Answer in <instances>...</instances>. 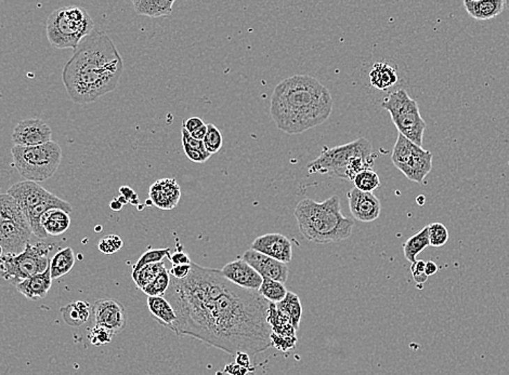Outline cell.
I'll use <instances>...</instances> for the list:
<instances>
[{
    "label": "cell",
    "mask_w": 509,
    "mask_h": 375,
    "mask_svg": "<svg viewBox=\"0 0 509 375\" xmlns=\"http://www.w3.org/2000/svg\"><path fill=\"white\" fill-rule=\"evenodd\" d=\"M438 269H439V267H438V265L434 262H426V264H425V273H426L427 277L434 275L438 271Z\"/></svg>",
    "instance_id": "cell-48"
},
{
    "label": "cell",
    "mask_w": 509,
    "mask_h": 375,
    "mask_svg": "<svg viewBox=\"0 0 509 375\" xmlns=\"http://www.w3.org/2000/svg\"><path fill=\"white\" fill-rule=\"evenodd\" d=\"M250 249L282 262V263H285V264L291 263V259H293L291 240L279 232L266 234V235L256 238L252 242Z\"/></svg>",
    "instance_id": "cell-16"
},
{
    "label": "cell",
    "mask_w": 509,
    "mask_h": 375,
    "mask_svg": "<svg viewBox=\"0 0 509 375\" xmlns=\"http://www.w3.org/2000/svg\"><path fill=\"white\" fill-rule=\"evenodd\" d=\"M505 7L508 8V10H509V0H507V1H505Z\"/></svg>",
    "instance_id": "cell-52"
},
{
    "label": "cell",
    "mask_w": 509,
    "mask_h": 375,
    "mask_svg": "<svg viewBox=\"0 0 509 375\" xmlns=\"http://www.w3.org/2000/svg\"><path fill=\"white\" fill-rule=\"evenodd\" d=\"M54 246L38 242L37 245L27 244L24 251L17 255H3L0 257V273L5 280L17 283L29 277L35 276L46 271L50 264L49 252Z\"/></svg>",
    "instance_id": "cell-11"
},
{
    "label": "cell",
    "mask_w": 509,
    "mask_h": 375,
    "mask_svg": "<svg viewBox=\"0 0 509 375\" xmlns=\"http://www.w3.org/2000/svg\"><path fill=\"white\" fill-rule=\"evenodd\" d=\"M381 106L390 114L391 120L398 129L399 134L423 147L427 125L420 115L418 103L404 89H399L389 93Z\"/></svg>",
    "instance_id": "cell-9"
},
{
    "label": "cell",
    "mask_w": 509,
    "mask_h": 375,
    "mask_svg": "<svg viewBox=\"0 0 509 375\" xmlns=\"http://www.w3.org/2000/svg\"><path fill=\"white\" fill-rule=\"evenodd\" d=\"M354 187L364 193H373L381 186L379 175L373 169L363 170L354 179Z\"/></svg>",
    "instance_id": "cell-33"
},
{
    "label": "cell",
    "mask_w": 509,
    "mask_h": 375,
    "mask_svg": "<svg viewBox=\"0 0 509 375\" xmlns=\"http://www.w3.org/2000/svg\"><path fill=\"white\" fill-rule=\"evenodd\" d=\"M132 5L137 15L149 17H168L172 15L175 0H135Z\"/></svg>",
    "instance_id": "cell-26"
},
{
    "label": "cell",
    "mask_w": 509,
    "mask_h": 375,
    "mask_svg": "<svg viewBox=\"0 0 509 375\" xmlns=\"http://www.w3.org/2000/svg\"><path fill=\"white\" fill-rule=\"evenodd\" d=\"M258 292L268 302L279 304L287 296L289 291H287V287L284 286V283L270 280V279H264Z\"/></svg>",
    "instance_id": "cell-31"
},
{
    "label": "cell",
    "mask_w": 509,
    "mask_h": 375,
    "mask_svg": "<svg viewBox=\"0 0 509 375\" xmlns=\"http://www.w3.org/2000/svg\"><path fill=\"white\" fill-rule=\"evenodd\" d=\"M464 7L468 15L475 19L485 21L494 19L503 13L504 0H465Z\"/></svg>",
    "instance_id": "cell-22"
},
{
    "label": "cell",
    "mask_w": 509,
    "mask_h": 375,
    "mask_svg": "<svg viewBox=\"0 0 509 375\" xmlns=\"http://www.w3.org/2000/svg\"><path fill=\"white\" fill-rule=\"evenodd\" d=\"M428 228L430 246L434 248L442 247L449 240V230L442 223H432Z\"/></svg>",
    "instance_id": "cell-37"
},
{
    "label": "cell",
    "mask_w": 509,
    "mask_h": 375,
    "mask_svg": "<svg viewBox=\"0 0 509 375\" xmlns=\"http://www.w3.org/2000/svg\"><path fill=\"white\" fill-rule=\"evenodd\" d=\"M425 264H426V262L416 261L415 263H413L412 266H411V273H412L413 279H414L415 282H416L418 286L423 287V285H424V283L426 282L427 279H428L426 273H425Z\"/></svg>",
    "instance_id": "cell-40"
},
{
    "label": "cell",
    "mask_w": 509,
    "mask_h": 375,
    "mask_svg": "<svg viewBox=\"0 0 509 375\" xmlns=\"http://www.w3.org/2000/svg\"><path fill=\"white\" fill-rule=\"evenodd\" d=\"M182 146H183V150H185V156H187L191 161L195 162V163H204V162H206L207 160L211 157V154L199 152V150L190 147L188 144L182 143Z\"/></svg>",
    "instance_id": "cell-41"
},
{
    "label": "cell",
    "mask_w": 509,
    "mask_h": 375,
    "mask_svg": "<svg viewBox=\"0 0 509 375\" xmlns=\"http://www.w3.org/2000/svg\"><path fill=\"white\" fill-rule=\"evenodd\" d=\"M374 163L375 155L371 142L361 138L344 145L323 148L320 156L311 161L307 169L309 175L317 173L352 182L360 172L373 169Z\"/></svg>",
    "instance_id": "cell-5"
},
{
    "label": "cell",
    "mask_w": 509,
    "mask_h": 375,
    "mask_svg": "<svg viewBox=\"0 0 509 375\" xmlns=\"http://www.w3.org/2000/svg\"><path fill=\"white\" fill-rule=\"evenodd\" d=\"M15 169L25 181L44 182L56 173L62 160V150L54 141L43 145L17 146L11 150Z\"/></svg>",
    "instance_id": "cell-8"
},
{
    "label": "cell",
    "mask_w": 509,
    "mask_h": 375,
    "mask_svg": "<svg viewBox=\"0 0 509 375\" xmlns=\"http://www.w3.org/2000/svg\"><path fill=\"white\" fill-rule=\"evenodd\" d=\"M119 191H121V194H123V197L127 200H130L131 196H135L134 191L129 187H121Z\"/></svg>",
    "instance_id": "cell-49"
},
{
    "label": "cell",
    "mask_w": 509,
    "mask_h": 375,
    "mask_svg": "<svg viewBox=\"0 0 509 375\" xmlns=\"http://www.w3.org/2000/svg\"><path fill=\"white\" fill-rule=\"evenodd\" d=\"M204 147L211 155L218 153L222 147L223 138L220 130L215 125H207V134L203 140Z\"/></svg>",
    "instance_id": "cell-36"
},
{
    "label": "cell",
    "mask_w": 509,
    "mask_h": 375,
    "mask_svg": "<svg viewBox=\"0 0 509 375\" xmlns=\"http://www.w3.org/2000/svg\"><path fill=\"white\" fill-rule=\"evenodd\" d=\"M294 216L303 237L314 244L340 242L352 235L354 221L342 214L340 198L336 195L322 202L303 199L295 208Z\"/></svg>",
    "instance_id": "cell-4"
},
{
    "label": "cell",
    "mask_w": 509,
    "mask_h": 375,
    "mask_svg": "<svg viewBox=\"0 0 509 375\" xmlns=\"http://www.w3.org/2000/svg\"><path fill=\"white\" fill-rule=\"evenodd\" d=\"M123 70V58L114 42L96 29L74 50L64 66L62 81L75 104H88L115 90Z\"/></svg>",
    "instance_id": "cell-2"
},
{
    "label": "cell",
    "mask_w": 509,
    "mask_h": 375,
    "mask_svg": "<svg viewBox=\"0 0 509 375\" xmlns=\"http://www.w3.org/2000/svg\"><path fill=\"white\" fill-rule=\"evenodd\" d=\"M33 232L17 201L8 193L0 194V246L3 255L24 251Z\"/></svg>",
    "instance_id": "cell-10"
},
{
    "label": "cell",
    "mask_w": 509,
    "mask_h": 375,
    "mask_svg": "<svg viewBox=\"0 0 509 375\" xmlns=\"http://www.w3.org/2000/svg\"><path fill=\"white\" fill-rule=\"evenodd\" d=\"M277 308L289 318L295 330H299L303 317V306L299 296L294 292H289L285 298L277 304Z\"/></svg>",
    "instance_id": "cell-29"
},
{
    "label": "cell",
    "mask_w": 509,
    "mask_h": 375,
    "mask_svg": "<svg viewBox=\"0 0 509 375\" xmlns=\"http://www.w3.org/2000/svg\"><path fill=\"white\" fill-rule=\"evenodd\" d=\"M267 320L271 328L272 346L284 353L295 349L297 331L293 327L289 318L278 310L277 304L269 303Z\"/></svg>",
    "instance_id": "cell-12"
},
{
    "label": "cell",
    "mask_w": 509,
    "mask_h": 375,
    "mask_svg": "<svg viewBox=\"0 0 509 375\" xmlns=\"http://www.w3.org/2000/svg\"><path fill=\"white\" fill-rule=\"evenodd\" d=\"M123 208V204L119 200L112 201L111 209L112 210L119 211Z\"/></svg>",
    "instance_id": "cell-50"
},
{
    "label": "cell",
    "mask_w": 509,
    "mask_h": 375,
    "mask_svg": "<svg viewBox=\"0 0 509 375\" xmlns=\"http://www.w3.org/2000/svg\"><path fill=\"white\" fill-rule=\"evenodd\" d=\"M75 255L72 248L59 250L50 261L51 278H61L70 273L75 265Z\"/></svg>",
    "instance_id": "cell-28"
},
{
    "label": "cell",
    "mask_w": 509,
    "mask_h": 375,
    "mask_svg": "<svg viewBox=\"0 0 509 375\" xmlns=\"http://www.w3.org/2000/svg\"><path fill=\"white\" fill-rule=\"evenodd\" d=\"M223 276L240 288L259 291L264 278L243 259L230 262L220 269Z\"/></svg>",
    "instance_id": "cell-18"
},
{
    "label": "cell",
    "mask_w": 509,
    "mask_h": 375,
    "mask_svg": "<svg viewBox=\"0 0 509 375\" xmlns=\"http://www.w3.org/2000/svg\"><path fill=\"white\" fill-rule=\"evenodd\" d=\"M165 269L164 262H160V263H155V264L146 265V266L142 267L140 271L132 273L131 276L136 282L137 287L141 290H144L153 281L155 280L156 277L162 273V269Z\"/></svg>",
    "instance_id": "cell-32"
},
{
    "label": "cell",
    "mask_w": 509,
    "mask_h": 375,
    "mask_svg": "<svg viewBox=\"0 0 509 375\" xmlns=\"http://www.w3.org/2000/svg\"><path fill=\"white\" fill-rule=\"evenodd\" d=\"M190 271H191V265H178V266H172L169 271V275L177 280H183L189 276Z\"/></svg>",
    "instance_id": "cell-43"
},
{
    "label": "cell",
    "mask_w": 509,
    "mask_h": 375,
    "mask_svg": "<svg viewBox=\"0 0 509 375\" xmlns=\"http://www.w3.org/2000/svg\"><path fill=\"white\" fill-rule=\"evenodd\" d=\"M236 363H238V366L243 367V368L248 369L250 372L252 373L254 371V368L252 367V360H250V356L248 353L238 351L236 355Z\"/></svg>",
    "instance_id": "cell-45"
},
{
    "label": "cell",
    "mask_w": 509,
    "mask_h": 375,
    "mask_svg": "<svg viewBox=\"0 0 509 375\" xmlns=\"http://www.w3.org/2000/svg\"><path fill=\"white\" fill-rule=\"evenodd\" d=\"M170 262L172 266H178V265H191L192 261L189 255L182 250H177L174 255H170Z\"/></svg>",
    "instance_id": "cell-42"
},
{
    "label": "cell",
    "mask_w": 509,
    "mask_h": 375,
    "mask_svg": "<svg viewBox=\"0 0 509 375\" xmlns=\"http://www.w3.org/2000/svg\"><path fill=\"white\" fill-rule=\"evenodd\" d=\"M181 189L175 179H160L151 185L149 199L156 208L172 210L179 204Z\"/></svg>",
    "instance_id": "cell-19"
},
{
    "label": "cell",
    "mask_w": 509,
    "mask_h": 375,
    "mask_svg": "<svg viewBox=\"0 0 509 375\" xmlns=\"http://www.w3.org/2000/svg\"><path fill=\"white\" fill-rule=\"evenodd\" d=\"M3 247H1V246H0V257H3Z\"/></svg>",
    "instance_id": "cell-51"
},
{
    "label": "cell",
    "mask_w": 509,
    "mask_h": 375,
    "mask_svg": "<svg viewBox=\"0 0 509 375\" xmlns=\"http://www.w3.org/2000/svg\"><path fill=\"white\" fill-rule=\"evenodd\" d=\"M8 194L13 196L29 222L33 234L39 239H46L47 232L40 224V218L50 209L58 208L72 212V206L63 199L40 186L36 182H17L8 189Z\"/></svg>",
    "instance_id": "cell-6"
},
{
    "label": "cell",
    "mask_w": 509,
    "mask_h": 375,
    "mask_svg": "<svg viewBox=\"0 0 509 375\" xmlns=\"http://www.w3.org/2000/svg\"><path fill=\"white\" fill-rule=\"evenodd\" d=\"M330 90L317 78L295 75L274 88L270 114L279 130L301 134L324 124L332 114Z\"/></svg>",
    "instance_id": "cell-3"
},
{
    "label": "cell",
    "mask_w": 509,
    "mask_h": 375,
    "mask_svg": "<svg viewBox=\"0 0 509 375\" xmlns=\"http://www.w3.org/2000/svg\"><path fill=\"white\" fill-rule=\"evenodd\" d=\"M51 286H52V278H51L50 264H49L48 269L44 273H37L35 276L21 281L17 283L15 288L29 300L38 301L46 298Z\"/></svg>",
    "instance_id": "cell-21"
},
{
    "label": "cell",
    "mask_w": 509,
    "mask_h": 375,
    "mask_svg": "<svg viewBox=\"0 0 509 375\" xmlns=\"http://www.w3.org/2000/svg\"><path fill=\"white\" fill-rule=\"evenodd\" d=\"M60 312L66 324L72 327H80L88 321L91 310L87 302L74 301L61 308Z\"/></svg>",
    "instance_id": "cell-27"
},
{
    "label": "cell",
    "mask_w": 509,
    "mask_h": 375,
    "mask_svg": "<svg viewBox=\"0 0 509 375\" xmlns=\"http://www.w3.org/2000/svg\"><path fill=\"white\" fill-rule=\"evenodd\" d=\"M428 246H430V238H428V228L426 226L404 242L403 252L407 261L411 262L412 264L415 263L417 255L424 251Z\"/></svg>",
    "instance_id": "cell-30"
},
{
    "label": "cell",
    "mask_w": 509,
    "mask_h": 375,
    "mask_svg": "<svg viewBox=\"0 0 509 375\" xmlns=\"http://www.w3.org/2000/svg\"><path fill=\"white\" fill-rule=\"evenodd\" d=\"M114 337V334L112 333L109 330L99 327V326H93L88 332L87 337L90 344H93L95 346H103V345L111 343Z\"/></svg>",
    "instance_id": "cell-38"
},
{
    "label": "cell",
    "mask_w": 509,
    "mask_h": 375,
    "mask_svg": "<svg viewBox=\"0 0 509 375\" xmlns=\"http://www.w3.org/2000/svg\"><path fill=\"white\" fill-rule=\"evenodd\" d=\"M40 224L47 235H62L70 228V214L61 209H50L40 218Z\"/></svg>",
    "instance_id": "cell-24"
},
{
    "label": "cell",
    "mask_w": 509,
    "mask_h": 375,
    "mask_svg": "<svg viewBox=\"0 0 509 375\" xmlns=\"http://www.w3.org/2000/svg\"><path fill=\"white\" fill-rule=\"evenodd\" d=\"M170 279H172V277H170L167 269H162V273L156 277L155 280L153 281L151 285H149L142 291L148 296H164L167 292L168 288H169Z\"/></svg>",
    "instance_id": "cell-35"
},
{
    "label": "cell",
    "mask_w": 509,
    "mask_h": 375,
    "mask_svg": "<svg viewBox=\"0 0 509 375\" xmlns=\"http://www.w3.org/2000/svg\"><path fill=\"white\" fill-rule=\"evenodd\" d=\"M223 372L227 373L229 375H248L250 370L248 369L243 368V367L238 366V363H229L225 367Z\"/></svg>",
    "instance_id": "cell-46"
},
{
    "label": "cell",
    "mask_w": 509,
    "mask_h": 375,
    "mask_svg": "<svg viewBox=\"0 0 509 375\" xmlns=\"http://www.w3.org/2000/svg\"><path fill=\"white\" fill-rule=\"evenodd\" d=\"M93 324L109 330L114 335L124 331L127 316L124 306L114 298H102L93 305Z\"/></svg>",
    "instance_id": "cell-13"
},
{
    "label": "cell",
    "mask_w": 509,
    "mask_h": 375,
    "mask_svg": "<svg viewBox=\"0 0 509 375\" xmlns=\"http://www.w3.org/2000/svg\"><path fill=\"white\" fill-rule=\"evenodd\" d=\"M432 169V153L414 145L412 153L399 168L403 175L415 183H422Z\"/></svg>",
    "instance_id": "cell-20"
},
{
    "label": "cell",
    "mask_w": 509,
    "mask_h": 375,
    "mask_svg": "<svg viewBox=\"0 0 509 375\" xmlns=\"http://www.w3.org/2000/svg\"><path fill=\"white\" fill-rule=\"evenodd\" d=\"M206 134L207 125L205 124L204 126L199 127V129H197L195 132H192V134H191L192 138H195V140L203 141L205 136H206Z\"/></svg>",
    "instance_id": "cell-47"
},
{
    "label": "cell",
    "mask_w": 509,
    "mask_h": 375,
    "mask_svg": "<svg viewBox=\"0 0 509 375\" xmlns=\"http://www.w3.org/2000/svg\"><path fill=\"white\" fill-rule=\"evenodd\" d=\"M369 77L371 85L379 90H387L398 83L397 70L386 62L374 64Z\"/></svg>",
    "instance_id": "cell-25"
},
{
    "label": "cell",
    "mask_w": 509,
    "mask_h": 375,
    "mask_svg": "<svg viewBox=\"0 0 509 375\" xmlns=\"http://www.w3.org/2000/svg\"><path fill=\"white\" fill-rule=\"evenodd\" d=\"M165 257H168V259L170 257L169 248L148 250V251L144 252V255L139 257L136 264L132 266V273H137V271H140L142 267L146 266V265L160 263Z\"/></svg>",
    "instance_id": "cell-34"
},
{
    "label": "cell",
    "mask_w": 509,
    "mask_h": 375,
    "mask_svg": "<svg viewBox=\"0 0 509 375\" xmlns=\"http://www.w3.org/2000/svg\"><path fill=\"white\" fill-rule=\"evenodd\" d=\"M123 246H124V242H123L121 238L119 236L114 235V234L105 236L102 239H100L99 244H98V248L103 255L116 253L123 248Z\"/></svg>",
    "instance_id": "cell-39"
},
{
    "label": "cell",
    "mask_w": 509,
    "mask_h": 375,
    "mask_svg": "<svg viewBox=\"0 0 509 375\" xmlns=\"http://www.w3.org/2000/svg\"><path fill=\"white\" fill-rule=\"evenodd\" d=\"M254 271L259 273L264 279L287 282L289 279V269L287 264L262 255L254 250H248L242 257Z\"/></svg>",
    "instance_id": "cell-15"
},
{
    "label": "cell",
    "mask_w": 509,
    "mask_h": 375,
    "mask_svg": "<svg viewBox=\"0 0 509 375\" xmlns=\"http://www.w3.org/2000/svg\"><path fill=\"white\" fill-rule=\"evenodd\" d=\"M148 308L151 315L158 320V324L172 330L177 321V316L167 298L164 296H148Z\"/></svg>",
    "instance_id": "cell-23"
},
{
    "label": "cell",
    "mask_w": 509,
    "mask_h": 375,
    "mask_svg": "<svg viewBox=\"0 0 509 375\" xmlns=\"http://www.w3.org/2000/svg\"><path fill=\"white\" fill-rule=\"evenodd\" d=\"M52 130L42 119H24L13 129V141L17 146H37L51 142Z\"/></svg>",
    "instance_id": "cell-14"
},
{
    "label": "cell",
    "mask_w": 509,
    "mask_h": 375,
    "mask_svg": "<svg viewBox=\"0 0 509 375\" xmlns=\"http://www.w3.org/2000/svg\"><path fill=\"white\" fill-rule=\"evenodd\" d=\"M95 29L93 17L85 9L77 6H66L54 10L49 15L46 32L52 46L75 50L80 42Z\"/></svg>",
    "instance_id": "cell-7"
},
{
    "label": "cell",
    "mask_w": 509,
    "mask_h": 375,
    "mask_svg": "<svg viewBox=\"0 0 509 375\" xmlns=\"http://www.w3.org/2000/svg\"><path fill=\"white\" fill-rule=\"evenodd\" d=\"M350 212L356 221L370 223L381 216V201L373 193H364L354 187L348 193Z\"/></svg>",
    "instance_id": "cell-17"
},
{
    "label": "cell",
    "mask_w": 509,
    "mask_h": 375,
    "mask_svg": "<svg viewBox=\"0 0 509 375\" xmlns=\"http://www.w3.org/2000/svg\"><path fill=\"white\" fill-rule=\"evenodd\" d=\"M177 321L172 331L236 355H257L272 346L269 302L258 291L240 288L220 269L192 262L189 276L170 279L165 294Z\"/></svg>",
    "instance_id": "cell-1"
},
{
    "label": "cell",
    "mask_w": 509,
    "mask_h": 375,
    "mask_svg": "<svg viewBox=\"0 0 509 375\" xmlns=\"http://www.w3.org/2000/svg\"><path fill=\"white\" fill-rule=\"evenodd\" d=\"M204 125H205V122L199 117H191V118L183 120V122H182V127H185L189 134L195 132L197 129L204 126Z\"/></svg>",
    "instance_id": "cell-44"
}]
</instances>
